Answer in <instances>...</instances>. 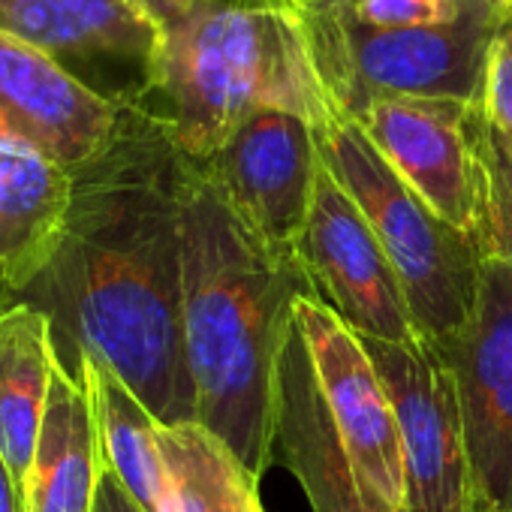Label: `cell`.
I'll return each instance as SVG.
<instances>
[{"mask_svg": "<svg viewBox=\"0 0 512 512\" xmlns=\"http://www.w3.org/2000/svg\"><path fill=\"white\" fill-rule=\"evenodd\" d=\"M347 13L371 28H431L461 13V0H341Z\"/></svg>", "mask_w": 512, "mask_h": 512, "instance_id": "7402d4cb", "label": "cell"}, {"mask_svg": "<svg viewBox=\"0 0 512 512\" xmlns=\"http://www.w3.org/2000/svg\"><path fill=\"white\" fill-rule=\"evenodd\" d=\"M103 470L85 386L58 359L22 512H94Z\"/></svg>", "mask_w": 512, "mask_h": 512, "instance_id": "e0dca14e", "label": "cell"}, {"mask_svg": "<svg viewBox=\"0 0 512 512\" xmlns=\"http://www.w3.org/2000/svg\"><path fill=\"white\" fill-rule=\"evenodd\" d=\"M293 320L308 347L326 410L359 479L395 509H407L395 410L362 338L320 296L296 299Z\"/></svg>", "mask_w": 512, "mask_h": 512, "instance_id": "8fae6325", "label": "cell"}, {"mask_svg": "<svg viewBox=\"0 0 512 512\" xmlns=\"http://www.w3.org/2000/svg\"><path fill=\"white\" fill-rule=\"evenodd\" d=\"M317 296L299 256L256 238L202 163L184 205V353L196 422L260 479L275 458V398L296 299Z\"/></svg>", "mask_w": 512, "mask_h": 512, "instance_id": "7a4b0ae2", "label": "cell"}, {"mask_svg": "<svg viewBox=\"0 0 512 512\" xmlns=\"http://www.w3.org/2000/svg\"><path fill=\"white\" fill-rule=\"evenodd\" d=\"M196 160L142 100L124 103L112 142L73 172L61 244L16 299L49 314L76 377L97 353L160 425L196 422L184 353V205Z\"/></svg>", "mask_w": 512, "mask_h": 512, "instance_id": "6da1fadb", "label": "cell"}, {"mask_svg": "<svg viewBox=\"0 0 512 512\" xmlns=\"http://www.w3.org/2000/svg\"><path fill=\"white\" fill-rule=\"evenodd\" d=\"M157 443L166 470L163 512H266L260 479L205 425H160Z\"/></svg>", "mask_w": 512, "mask_h": 512, "instance_id": "d6986e66", "label": "cell"}, {"mask_svg": "<svg viewBox=\"0 0 512 512\" xmlns=\"http://www.w3.org/2000/svg\"><path fill=\"white\" fill-rule=\"evenodd\" d=\"M491 4H494V10H497L500 16L506 13V0H491Z\"/></svg>", "mask_w": 512, "mask_h": 512, "instance_id": "4316f807", "label": "cell"}, {"mask_svg": "<svg viewBox=\"0 0 512 512\" xmlns=\"http://www.w3.org/2000/svg\"><path fill=\"white\" fill-rule=\"evenodd\" d=\"M479 109L488 130L512 154V19H503L491 40Z\"/></svg>", "mask_w": 512, "mask_h": 512, "instance_id": "44dd1931", "label": "cell"}, {"mask_svg": "<svg viewBox=\"0 0 512 512\" xmlns=\"http://www.w3.org/2000/svg\"><path fill=\"white\" fill-rule=\"evenodd\" d=\"M317 148L383 244L419 335L437 350L455 344L479 296V241L434 214L398 178L359 121L335 106L317 124Z\"/></svg>", "mask_w": 512, "mask_h": 512, "instance_id": "277c9868", "label": "cell"}, {"mask_svg": "<svg viewBox=\"0 0 512 512\" xmlns=\"http://www.w3.org/2000/svg\"><path fill=\"white\" fill-rule=\"evenodd\" d=\"M296 256L317 296L356 335L389 344L425 341L383 244L323 157Z\"/></svg>", "mask_w": 512, "mask_h": 512, "instance_id": "52a82bcc", "label": "cell"}, {"mask_svg": "<svg viewBox=\"0 0 512 512\" xmlns=\"http://www.w3.org/2000/svg\"><path fill=\"white\" fill-rule=\"evenodd\" d=\"M287 7H293V10H314V7H323V4H329V0H284Z\"/></svg>", "mask_w": 512, "mask_h": 512, "instance_id": "484cf974", "label": "cell"}, {"mask_svg": "<svg viewBox=\"0 0 512 512\" xmlns=\"http://www.w3.org/2000/svg\"><path fill=\"white\" fill-rule=\"evenodd\" d=\"M0 512H22V503H19V491L13 485V476L0 458Z\"/></svg>", "mask_w": 512, "mask_h": 512, "instance_id": "d4e9b609", "label": "cell"}, {"mask_svg": "<svg viewBox=\"0 0 512 512\" xmlns=\"http://www.w3.org/2000/svg\"><path fill=\"white\" fill-rule=\"evenodd\" d=\"M202 169L256 238L296 253L320 169L311 118L290 109L253 112L202 160Z\"/></svg>", "mask_w": 512, "mask_h": 512, "instance_id": "9c48e42d", "label": "cell"}, {"mask_svg": "<svg viewBox=\"0 0 512 512\" xmlns=\"http://www.w3.org/2000/svg\"><path fill=\"white\" fill-rule=\"evenodd\" d=\"M275 452L299 479L314 512H407L386 503L359 479L326 410L308 347L296 326L278 365Z\"/></svg>", "mask_w": 512, "mask_h": 512, "instance_id": "5bb4252c", "label": "cell"}, {"mask_svg": "<svg viewBox=\"0 0 512 512\" xmlns=\"http://www.w3.org/2000/svg\"><path fill=\"white\" fill-rule=\"evenodd\" d=\"M73 199V175L52 160L0 145V287L22 296L52 263Z\"/></svg>", "mask_w": 512, "mask_h": 512, "instance_id": "9a60e30c", "label": "cell"}, {"mask_svg": "<svg viewBox=\"0 0 512 512\" xmlns=\"http://www.w3.org/2000/svg\"><path fill=\"white\" fill-rule=\"evenodd\" d=\"M121 106L0 31V145L28 148L73 175L106 151Z\"/></svg>", "mask_w": 512, "mask_h": 512, "instance_id": "4fadbf2b", "label": "cell"}, {"mask_svg": "<svg viewBox=\"0 0 512 512\" xmlns=\"http://www.w3.org/2000/svg\"><path fill=\"white\" fill-rule=\"evenodd\" d=\"M94 512H145V509L133 500V494L118 482V476L112 470H103Z\"/></svg>", "mask_w": 512, "mask_h": 512, "instance_id": "cb8c5ba5", "label": "cell"}, {"mask_svg": "<svg viewBox=\"0 0 512 512\" xmlns=\"http://www.w3.org/2000/svg\"><path fill=\"white\" fill-rule=\"evenodd\" d=\"M124 4L139 13L151 28H157L160 34L169 31L175 22H181L187 16V10L193 7V0H124Z\"/></svg>", "mask_w": 512, "mask_h": 512, "instance_id": "603a6c76", "label": "cell"}, {"mask_svg": "<svg viewBox=\"0 0 512 512\" xmlns=\"http://www.w3.org/2000/svg\"><path fill=\"white\" fill-rule=\"evenodd\" d=\"M266 4H284V0H266ZM287 7V4H284Z\"/></svg>", "mask_w": 512, "mask_h": 512, "instance_id": "f1b7e54d", "label": "cell"}, {"mask_svg": "<svg viewBox=\"0 0 512 512\" xmlns=\"http://www.w3.org/2000/svg\"><path fill=\"white\" fill-rule=\"evenodd\" d=\"M482 166H485V208L479 229L482 260L512 266V154L488 130L482 118Z\"/></svg>", "mask_w": 512, "mask_h": 512, "instance_id": "ffe728a7", "label": "cell"}, {"mask_svg": "<svg viewBox=\"0 0 512 512\" xmlns=\"http://www.w3.org/2000/svg\"><path fill=\"white\" fill-rule=\"evenodd\" d=\"M76 380L85 386L106 470L118 476L145 512H163L166 470L157 443L160 422L97 353H79Z\"/></svg>", "mask_w": 512, "mask_h": 512, "instance_id": "ac0fdd59", "label": "cell"}, {"mask_svg": "<svg viewBox=\"0 0 512 512\" xmlns=\"http://www.w3.org/2000/svg\"><path fill=\"white\" fill-rule=\"evenodd\" d=\"M491 512H512V509H491Z\"/></svg>", "mask_w": 512, "mask_h": 512, "instance_id": "f546056e", "label": "cell"}, {"mask_svg": "<svg viewBox=\"0 0 512 512\" xmlns=\"http://www.w3.org/2000/svg\"><path fill=\"white\" fill-rule=\"evenodd\" d=\"M449 362L476 482V512L512 509V266L482 260L473 317Z\"/></svg>", "mask_w": 512, "mask_h": 512, "instance_id": "30bf717a", "label": "cell"}, {"mask_svg": "<svg viewBox=\"0 0 512 512\" xmlns=\"http://www.w3.org/2000/svg\"><path fill=\"white\" fill-rule=\"evenodd\" d=\"M55 362L49 314L25 299L0 296V458L13 476L19 503L34 467Z\"/></svg>", "mask_w": 512, "mask_h": 512, "instance_id": "2e32d148", "label": "cell"}, {"mask_svg": "<svg viewBox=\"0 0 512 512\" xmlns=\"http://www.w3.org/2000/svg\"><path fill=\"white\" fill-rule=\"evenodd\" d=\"M353 121L434 214L479 241L485 208L479 106L389 97L371 103Z\"/></svg>", "mask_w": 512, "mask_h": 512, "instance_id": "ba28073f", "label": "cell"}, {"mask_svg": "<svg viewBox=\"0 0 512 512\" xmlns=\"http://www.w3.org/2000/svg\"><path fill=\"white\" fill-rule=\"evenodd\" d=\"M296 13L332 106L350 118L389 97L479 106L488 49L503 22L491 0H461L452 22L431 28H371L341 0Z\"/></svg>", "mask_w": 512, "mask_h": 512, "instance_id": "5b68a950", "label": "cell"}, {"mask_svg": "<svg viewBox=\"0 0 512 512\" xmlns=\"http://www.w3.org/2000/svg\"><path fill=\"white\" fill-rule=\"evenodd\" d=\"M362 347L395 410L407 512H476V482L449 362L428 341L362 338Z\"/></svg>", "mask_w": 512, "mask_h": 512, "instance_id": "8992f818", "label": "cell"}, {"mask_svg": "<svg viewBox=\"0 0 512 512\" xmlns=\"http://www.w3.org/2000/svg\"><path fill=\"white\" fill-rule=\"evenodd\" d=\"M151 97L160 106H145L199 163L260 109H290L314 127L332 112L299 13L266 0H193L160 37L142 100Z\"/></svg>", "mask_w": 512, "mask_h": 512, "instance_id": "3957f363", "label": "cell"}, {"mask_svg": "<svg viewBox=\"0 0 512 512\" xmlns=\"http://www.w3.org/2000/svg\"><path fill=\"white\" fill-rule=\"evenodd\" d=\"M503 19H512V0H506V13H503Z\"/></svg>", "mask_w": 512, "mask_h": 512, "instance_id": "83f0119b", "label": "cell"}, {"mask_svg": "<svg viewBox=\"0 0 512 512\" xmlns=\"http://www.w3.org/2000/svg\"><path fill=\"white\" fill-rule=\"evenodd\" d=\"M0 31L115 103L145 97L163 37L124 0H0Z\"/></svg>", "mask_w": 512, "mask_h": 512, "instance_id": "7c38bea8", "label": "cell"}]
</instances>
